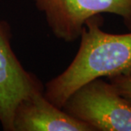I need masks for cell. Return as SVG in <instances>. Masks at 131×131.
<instances>
[{"instance_id":"cell-1","label":"cell","mask_w":131,"mask_h":131,"mask_svg":"<svg viewBox=\"0 0 131 131\" xmlns=\"http://www.w3.org/2000/svg\"><path fill=\"white\" fill-rule=\"evenodd\" d=\"M101 15L85 22L80 44L67 69L45 84L44 96L59 108L86 83L100 78L131 75V32L112 34L101 29Z\"/></svg>"},{"instance_id":"cell-2","label":"cell","mask_w":131,"mask_h":131,"mask_svg":"<svg viewBox=\"0 0 131 131\" xmlns=\"http://www.w3.org/2000/svg\"><path fill=\"white\" fill-rule=\"evenodd\" d=\"M62 110L94 131H131V106L102 78L75 90Z\"/></svg>"},{"instance_id":"cell-3","label":"cell","mask_w":131,"mask_h":131,"mask_svg":"<svg viewBox=\"0 0 131 131\" xmlns=\"http://www.w3.org/2000/svg\"><path fill=\"white\" fill-rule=\"evenodd\" d=\"M57 39L72 43L80 38L85 22L101 14L121 17L131 32V0H32Z\"/></svg>"},{"instance_id":"cell-4","label":"cell","mask_w":131,"mask_h":131,"mask_svg":"<svg viewBox=\"0 0 131 131\" xmlns=\"http://www.w3.org/2000/svg\"><path fill=\"white\" fill-rule=\"evenodd\" d=\"M44 90L41 81L28 72L10 44L7 24L0 20V127L14 131L15 109L22 100Z\"/></svg>"},{"instance_id":"cell-5","label":"cell","mask_w":131,"mask_h":131,"mask_svg":"<svg viewBox=\"0 0 131 131\" xmlns=\"http://www.w3.org/2000/svg\"><path fill=\"white\" fill-rule=\"evenodd\" d=\"M14 131H94L90 125L67 113L49 101L43 91L37 92L18 104Z\"/></svg>"},{"instance_id":"cell-6","label":"cell","mask_w":131,"mask_h":131,"mask_svg":"<svg viewBox=\"0 0 131 131\" xmlns=\"http://www.w3.org/2000/svg\"><path fill=\"white\" fill-rule=\"evenodd\" d=\"M108 79L117 92L131 106V75H116Z\"/></svg>"}]
</instances>
